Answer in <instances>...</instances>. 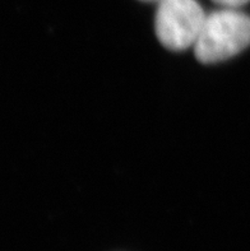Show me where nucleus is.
Listing matches in <instances>:
<instances>
[{
    "label": "nucleus",
    "instance_id": "f257e3e1",
    "mask_svg": "<svg viewBox=\"0 0 250 251\" xmlns=\"http://www.w3.org/2000/svg\"><path fill=\"white\" fill-rule=\"evenodd\" d=\"M250 46V17L239 8H222L207 14L194 44L195 57L203 64L219 63Z\"/></svg>",
    "mask_w": 250,
    "mask_h": 251
},
{
    "label": "nucleus",
    "instance_id": "f03ea898",
    "mask_svg": "<svg viewBox=\"0 0 250 251\" xmlns=\"http://www.w3.org/2000/svg\"><path fill=\"white\" fill-rule=\"evenodd\" d=\"M155 17L156 36L172 51L194 46L207 13L196 0H161Z\"/></svg>",
    "mask_w": 250,
    "mask_h": 251
},
{
    "label": "nucleus",
    "instance_id": "7ed1b4c3",
    "mask_svg": "<svg viewBox=\"0 0 250 251\" xmlns=\"http://www.w3.org/2000/svg\"><path fill=\"white\" fill-rule=\"evenodd\" d=\"M213 1L225 6V8H240V6L249 3L250 0H213Z\"/></svg>",
    "mask_w": 250,
    "mask_h": 251
},
{
    "label": "nucleus",
    "instance_id": "20e7f679",
    "mask_svg": "<svg viewBox=\"0 0 250 251\" xmlns=\"http://www.w3.org/2000/svg\"><path fill=\"white\" fill-rule=\"evenodd\" d=\"M144 1H157V3H159V1H161V0H144Z\"/></svg>",
    "mask_w": 250,
    "mask_h": 251
}]
</instances>
